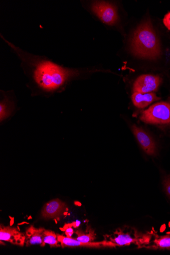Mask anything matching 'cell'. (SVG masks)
<instances>
[{
  "instance_id": "8992f818",
  "label": "cell",
  "mask_w": 170,
  "mask_h": 255,
  "mask_svg": "<svg viewBox=\"0 0 170 255\" xmlns=\"http://www.w3.org/2000/svg\"><path fill=\"white\" fill-rule=\"evenodd\" d=\"M131 130L144 151L150 156L157 154V144L153 137L143 128L135 125L131 126Z\"/></svg>"
},
{
  "instance_id": "ac0fdd59",
  "label": "cell",
  "mask_w": 170,
  "mask_h": 255,
  "mask_svg": "<svg viewBox=\"0 0 170 255\" xmlns=\"http://www.w3.org/2000/svg\"><path fill=\"white\" fill-rule=\"evenodd\" d=\"M164 190L168 197L170 199V175L165 177L163 181Z\"/></svg>"
},
{
  "instance_id": "e0dca14e",
  "label": "cell",
  "mask_w": 170,
  "mask_h": 255,
  "mask_svg": "<svg viewBox=\"0 0 170 255\" xmlns=\"http://www.w3.org/2000/svg\"><path fill=\"white\" fill-rule=\"evenodd\" d=\"M81 223L80 222H76L72 224H68L65 225L63 228H61V230L64 231L66 237L72 238V235L74 234V229L72 227L76 228L78 227Z\"/></svg>"
},
{
  "instance_id": "5b68a950",
  "label": "cell",
  "mask_w": 170,
  "mask_h": 255,
  "mask_svg": "<svg viewBox=\"0 0 170 255\" xmlns=\"http://www.w3.org/2000/svg\"><path fill=\"white\" fill-rule=\"evenodd\" d=\"M18 110L14 91L0 90V124L11 119Z\"/></svg>"
},
{
  "instance_id": "ba28073f",
  "label": "cell",
  "mask_w": 170,
  "mask_h": 255,
  "mask_svg": "<svg viewBox=\"0 0 170 255\" xmlns=\"http://www.w3.org/2000/svg\"><path fill=\"white\" fill-rule=\"evenodd\" d=\"M26 235L20 233L16 227L9 226H0V240L5 241L12 244L22 247L26 243Z\"/></svg>"
},
{
  "instance_id": "d6986e66",
  "label": "cell",
  "mask_w": 170,
  "mask_h": 255,
  "mask_svg": "<svg viewBox=\"0 0 170 255\" xmlns=\"http://www.w3.org/2000/svg\"><path fill=\"white\" fill-rule=\"evenodd\" d=\"M163 22L166 28L170 30V12L167 13L163 19Z\"/></svg>"
},
{
  "instance_id": "3957f363",
  "label": "cell",
  "mask_w": 170,
  "mask_h": 255,
  "mask_svg": "<svg viewBox=\"0 0 170 255\" xmlns=\"http://www.w3.org/2000/svg\"><path fill=\"white\" fill-rule=\"evenodd\" d=\"M88 9L104 25L109 27L117 25L119 17L118 7L113 3L106 1H92Z\"/></svg>"
},
{
  "instance_id": "9c48e42d",
  "label": "cell",
  "mask_w": 170,
  "mask_h": 255,
  "mask_svg": "<svg viewBox=\"0 0 170 255\" xmlns=\"http://www.w3.org/2000/svg\"><path fill=\"white\" fill-rule=\"evenodd\" d=\"M58 240L62 248L64 247H88L99 248L102 247H114L117 245L112 242L103 241L101 242L82 243L76 239L69 238L59 234H57Z\"/></svg>"
},
{
  "instance_id": "7c38bea8",
  "label": "cell",
  "mask_w": 170,
  "mask_h": 255,
  "mask_svg": "<svg viewBox=\"0 0 170 255\" xmlns=\"http://www.w3.org/2000/svg\"><path fill=\"white\" fill-rule=\"evenodd\" d=\"M161 99L154 93L142 94L140 93L134 92L132 96L133 104L139 109H143L155 101Z\"/></svg>"
},
{
  "instance_id": "4fadbf2b",
  "label": "cell",
  "mask_w": 170,
  "mask_h": 255,
  "mask_svg": "<svg viewBox=\"0 0 170 255\" xmlns=\"http://www.w3.org/2000/svg\"><path fill=\"white\" fill-rule=\"evenodd\" d=\"M43 241L45 244L49 245L51 247H61L58 240L57 235L52 230L44 229Z\"/></svg>"
},
{
  "instance_id": "277c9868",
  "label": "cell",
  "mask_w": 170,
  "mask_h": 255,
  "mask_svg": "<svg viewBox=\"0 0 170 255\" xmlns=\"http://www.w3.org/2000/svg\"><path fill=\"white\" fill-rule=\"evenodd\" d=\"M140 120L148 124H170V103L161 102L153 105L142 113Z\"/></svg>"
},
{
  "instance_id": "52a82bcc",
  "label": "cell",
  "mask_w": 170,
  "mask_h": 255,
  "mask_svg": "<svg viewBox=\"0 0 170 255\" xmlns=\"http://www.w3.org/2000/svg\"><path fill=\"white\" fill-rule=\"evenodd\" d=\"M162 81V79L159 76L152 75H142L135 81L133 85V91L140 93L142 94L156 91Z\"/></svg>"
},
{
  "instance_id": "30bf717a",
  "label": "cell",
  "mask_w": 170,
  "mask_h": 255,
  "mask_svg": "<svg viewBox=\"0 0 170 255\" xmlns=\"http://www.w3.org/2000/svg\"><path fill=\"white\" fill-rule=\"evenodd\" d=\"M67 210L66 205L58 199L48 202L43 207L41 216L45 219H57Z\"/></svg>"
},
{
  "instance_id": "2e32d148",
  "label": "cell",
  "mask_w": 170,
  "mask_h": 255,
  "mask_svg": "<svg viewBox=\"0 0 170 255\" xmlns=\"http://www.w3.org/2000/svg\"><path fill=\"white\" fill-rule=\"evenodd\" d=\"M154 243L157 249L170 250V236L158 237L155 239Z\"/></svg>"
},
{
  "instance_id": "9a60e30c",
  "label": "cell",
  "mask_w": 170,
  "mask_h": 255,
  "mask_svg": "<svg viewBox=\"0 0 170 255\" xmlns=\"http://www.w3.org/2000/svg\"><path fill=\"white\" fill-rule=\"evenodd\" d=\"M76 234L78 236L76 240L82 243L92 242L96 239L95 234L92 229L87 230L86 232L77 230Z\"/></svg>"
},
{
  "instance_id": "7a4b0ae2",
  "label": "cell",
  "mask_w": 170,
  "mask_h": 255,
  "mask_svg": "<svg viewBox=\"0 0 170 255\" xmlns=\"http://www.w3.org/2000/svg\"><path fill=\"white\" fill-rule=\"evenodd\" d=\"M131 50L135 56L141 58L155 60L160 57V43L150 19L142 22L134 32Z\"/></svg>"
},
{
  "instance_id": "6da1fadb",
  "label": "cell",
  "mask_w": 170,
  "mask_h": 255,
  "mask_svg": "<svg viewBox=\"0 0 170 255\" xmlns=\"http://www.w3.org/2000/svg\"><path fill=\"white\" fill-rule=\"evenodd\" d=\"M0 37L19 61L20 67L28 80L27 87L32 97H52L64 92L70 84L83 75L98 71L65 66L46 56L21 49L8 40L2 33Z\"/></svg>"
},
{
  "instance_id": "8fae6325",
  "label": "cell",
  "mask_w": 170,
  "mask_h": 255,
  "mask_svg": "<svg viewBox=\"0 0 170 255\" xmlns=\"http://www.w3.org/2000/svg\"><path fill=\"white\" fill-rule=\"evenodd\" d=\"M43 228H37L31 225L26 231V245L29 247L33 245H40L44 247L45 244L43 241Z\"/></svg>"
},
{
  "instance_id": "5bb4252c",
  "label": "cell",
  "mask_w": 170,
  "mask_h": 255,
  "mask_svg": "<svg viewBox=\"0 0 170 255\" xmlns=\"http://www.w3.org/2000/svg\"><path fill=\"white\" fill-rule=\"evenodd\" d=\"M111 242L115 244L117 246H123L137 243V240L128 234L120 233L118 234L114 239H111Z\"/></svg>"
}]
</instances>
